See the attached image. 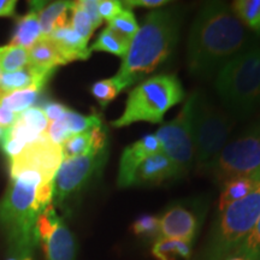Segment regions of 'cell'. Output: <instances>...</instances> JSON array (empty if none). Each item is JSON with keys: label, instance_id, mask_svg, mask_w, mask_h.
<instances>
[{"label": "cell", "instance_id": "cell-1", "mask_svg": "<svg viewBox=\"0 0 260 260\" xmlns=\"http://www.w3.org/2000/svg\"><path fill=\"white\" fill-rule=\"evenodd\" d=\"M255 41L226 3H206L188 37V70L195 77L211 79Z\"/></svg>", "mask_w": 260, "mask_h": 260}, {"label": "cell", "instance_id": "cell-2", "mask_svg": "<svg viewBox=\"0 0 260 260\" xmlns=\"http://www.w3.org/2000/svg\"><path fill=\"white\" fill-rule=\"evenodd\" d=\"M182 15L176 8L151 11L130 41L128 52L113 77L122 92L157 69L176 46Z\"/></svg>", "mask_w": 260, "mask_h": 260}, {"label": "cell", "instance_id": "cell-3", "mask_svg": "<svg viewBox=\"0 0 260 260\" xmlns=\"http://www.w3.org/2000/svg\"><path fill=\"white\" fill-rule=\"evenodd\" d=\"M40 184L23 177L11 178L0 201V232L5 236L9 258L32 259V251L38 245L35 225L39 216L45 211L37 199Z\"/></svg>", "mask_w": 260, "mask_h": 260}, {"label": "cell", "instance_id": "cell-4", "mask_svg": "<svg viewBox=\"0 0 260 260\" xmlns=\"http://www.w3.org/2000/svg\"><path fill=\"white\" fill-rule=\"evenodd\" d=\"M214 88L234 119H245L260 107V41L229 60L214 76Z\"/></svg>", "mask_w": 260, "mask_h": 260}, {"label": "cell", "instance_id": "cell-5", "mask_svg": "<svg viewBox=\"0 0 260 260\" xmlns=\"http://www.w3.org/2000/svg\"><path fill=\"white\" fill-rule=\"evenodd\" d=\"M186 96L183 87L175 74H158L140 82L130 90L124 111L111 122L113 128H124L134 123L159 124L171 107Z\"/></svg>", "mask_w": 260, "mask_h": 260}, {"label": "cell", "instance_id": "cell-6", "mask_svg": "<svg viewBox=\"0 0 260 260\" xmlns=\"http://www.w3.org/2000/svg\"><path fill=\"white\" fill-rule=\"evenodd\" d=\"M219 212L198 260H225L234 254L260 217V186Z\"/></svg>", "mask_w": 260, "mask_h": 260}, {"label": "cell", "instance_id": "cell-7", "mask_svg": "<svg viewBox=\"0 0 260 260\" xmlns=\"http://www.w3.org/2000/svg\"><path fill=\"white\" fill-rule=\"evenodd\" d=\"M235 119L199 92L194 112V168L198 174H210L228 144Z\"/></svg>", "mask_w": 260, "mask_h": 260}, {"label": "cell", "instance_id": "cell-8", "mask_svg": "<svg viewBox=\"0 0 260 260\" xmlns=\"http://www.w3.org/2000/svg\"><path fill=\"white\" fill-rule=\"evenodd\" d=\"M199 90L187 98L181 111L172 121L162 124L155 133L161 152L167 154L177 170L178 178L194 168V112Z\"/></svg>", "mask_w": 260, "mask_h": 260}, {"label": "cell", "instance_id": "cell-9", "mask_svg": "<svg viewBox=\"0 0 260 260\" xmlns=\"http://www.w3.org/2000/svg\"><path fill=\"white\" fill-rule=\"evenodd\" d=\"M210 174L219 184L233 177H260V119L224 146Z\"/></svg>", "mask_w": 260, "mask_h": 260}, {"label": "cell", "instance_id": "cell-10", "mask_svg": "<svg viewBox=\"0 0 260 260\" xmlns=\"http://www.w3.org/2000/svg\"><path fill=\"white\" fill-rule=\"evenodd\" d=\"M107 148L76 158L63 159L53 180V198L63 204L83 190L105 165Z\"/></svg>", "mask_w": 260, "mask_h": 260}, {"label": "cell", "instance_id": "cell-11", "mask_svg": "<svg viewBox=\"0 0 260 260\" xmlns=\"http://www.w3.org/2000/svg\"><path fill=\"white\" fill-rule=\"evenodd\" d=\"M35 236L44 248L46 260H75L76 241L73 233L58 216L53 205L45 209L37 220Z\"/></svg>", "mask_w": 260, "mask_h": 260}, {"label": "cell", "instance_id": "cell-12", "mask_svg": "<svg viewBox=\"0 0 260 260\" xmlns=\"http://www.w3.org/2000/svg\"><path fill=\"white\" fill-rule=\"evenodd\" d=\"M63 161L61 146L54 145L48 136L29 145L17 157L10 159V174L21 170H34L48 181H53Z\"/></svg>", "mask_w": 260, "mask_h": 260}, {"label": "cell", "instance_id": "cell-13", "mask_svg": "<svg viewBox=\"0 0 260 260\" xmlns=\"http://www.w3.org/2000/svg\"><path fill=\"white\" fill-rule=\"evenodd\" d=\"M199 226V214L195 212V207L176 204L169 207L159 219V237L193 243Z\"/></svg>", "mask_w": 260, "mask_h": 260}, {"label": "cell", "instance_id": "cell-14", "mask_svg": "<svg viewBox=\"0 0 260 260\" xmlns=\"http://www.w3.org/2000/svg\"><path fill=\"white\" fill-rule=\"evenodd\" d=\"M159 151H161L160 144L154 134L142 136L125 147L119 159L117 187L121 189L134 187L135 175L140 165L146 158Z\"/></svg>", "mask_w": 260, "mask_h": 260}, {"label": "cell", "instance_id": "cell-15", "mask_svg": "<svg viewBox=\"0 0 260 260\" xmlns=\"http://www.w3.org/2000/svg\"><path fill=\"white\" fill-rule=\"evenodd\" d=\"M178 178L177 170L167 154L161 151L146 158L135 175L134 187L158 186L169 180Z\"/></svg>", "mask_w": 260, "mask_h": 260}, {"label": "cell", "instance_id": "cell-16", "mask_svg": "<svg viewBox=\"0 0 260 260\" xmlns=\"http://www.w3.org/2000/svg\"><path fill=\"white\" fill-rule=\"evenodd\" d=\"M45 136H47L46 133L38 132L17 117L14 124L3 129L0 136V147L9 159H12L17 157L29 145L40 141Z\"/></svg>", "mask_w": 260, "mask_h": 260}, {"label": "cell", "instance_id": "cell-17", "mask_svg": "<svg viewBox=\"0 0 260 260\" xmlns=\"http://www.w3.org/2000/svg\"><path fill=\"white\" fill-rule=\"evenodd\" d=\"M56 70H42L28 65L24 69L0 76V90L9 94L16 90L27 88H38L42 90Z\"/></svg>", "mask_w": 260, "mask_h": 260}, {"label": "cell", "instance_id": "cell-18", "mask_svg": "<svg viewBox=\"0 0 260 260\" xmlns=\"http://www.w3.org/2000/svg\"><path fill=\"white\" fill-rule=\"evenodd\" d=\"M47 38L53 41L67 64L75 60H87L92 54L88 48V42L80 38L70 24L56 29Z\"/></svg>", "mask_w": 260, "mask_h": 260}, {"label": "cell", "instance_id": "cell-19", "mask_svg": "<svg viewBox=\"0 0 260 260\" xmlns=\"http://www.w3.org/2000/svg\"><path fill=\"white\" fill-rule=\"evenodd\" d=\"M31 9L37 10L42 37H50L52 31L69 24L68 11L71 9L74 2H54L44 5L42 2H31Z\"/></svg>", "mask_w": 260, "mask_h": 260}, {"label": "cell", "instance_id": "cell-20", "mask_svg": "<svg viewBox=\"0 0 260 260\" xmlns=\"http://www.w3.org/2000/svg\"><path fill=\"white\" fill-rule=\"evenodd\" d=\"M260 186L258 176H239L233 177L222 184L219 195V211L226 209L229 205L248 197Z\"/></svg>", "mask_w": 260, "mask_h": 260}, {"label": "cell", "instance_id": "cell-21", "mask_svg": "<svg viewBox=\"0 0 260 260\" xmlns=\"http://www.w3.org/2000/svg\"><path fill=\"white\" fill-rule=\"evenodd\" d=\"M29 65L42 70H56L59 65H65V60L50 38L42 37L34 46L28 50Z\"/></svg>", "mask_w": 260, "mask_h": 260}, {"label": "cell", "instance_id": "cell-22", "mask_svg": "<svg viewBox=\"0 0 260 260\" xmlns=\"http://www.w3.org/2000/svg\"><path fill=\"white\" fill-rule=\"evenodd\" d=\"M42 38V31L39 22L37 10L31 9L30 12L17 19L16 28L9 45L17 47H23L25 50L34 46Z\"/></svg>", "mask_w": 260, "mask_h": 260}, {"label": "cell", "instance_id": "cell-23", "mask_svg": "<svg viewBox=\"0 0 260 260\" xmlns=\"http://www.w3.org/2000/svg\"><path fill=\"white\" fill-rule=\"evenodd\" d=\"M191 242L182 240L159 237L152 253L158 260H188L191 255Z\"/></svg>", "mask_w": 260, "mask_h": 260}, {"label": "cell", "instance_id": "cell-24", "mask_svg": "<svg viewBox=\"0 0 260 260\" xmlns=\"http://www.w3.org/2000/svg\"><path fill=\"white\" fill-rule=\"evenodd\" d=\"M130 41L106 27L100 32L95 42L90 46V52H106L117 57H124L128 52Z\"/></svg>", "mask_w": 260, "mask_h": 260}, {"label": "cell", "instance_id": "cell-25", "mask_svg": "<svg viewBox=\"0 0 260 260\" xmlns=\"http://www.w3.org/2000/svg\"><path fill=\"white\" fill-rule=\"evenodd\" d=\"M230 8L242 24L260 38V0H236Z\"/></svg>", "mask_w": 260, "mask_h": 260}, {"label": "cell", "instance_id": "cell-26", "mask_svg": "<svg viewBox=\"0 0 260 260\" xmlns=\"http://www.w3.org/2000/svg\"><path fill=\"white\" fill-rule=\"evenodd\" d=\"M41 90L38 88H27L16 92L4 94L0 99V106L14 113H21L30 109L37 102Z\"/></svg>", "mask_w": 260, "mask_h": 260}, {"label": "cell", "instance_id": "cell-27", "mask_svg": "<svg viewBox=\"0 0 260 260\" xmlns=\"http://www.w3.org/2000/svg\"><path fill=\"white\" fill-rule=\"evenodd\" d=\"M29 65L28 50L23 47L6 46L0 47V70L2 74H10L22 70Z\"/></svg>", "mask_w": 260, "mask_h": 260}, {"label": "cell", "instance_id": "cell-28", "mask_svg": "<svg viewBox=\"0 0 260 260\" xmlns=\"http://www.w3.org/2000/svg\"><path fill=\"white\" fill-rule=\"evenodd\" d=\"M64 121L67 123L71 135L81 134V133L90 132L94 128L103 125V119L98 113H92L89 116H83L80 113L69 110L64 117Z\"/></svg>", "mask_w": 260, "mask_h": 260}, {"label": "cell", "instance_id": "cell-29", "mask_svg": "<svg viewBox=\"0 0 260 260\" xmlns=\"http://www.w3.org/2000/svg\"><path fill=\"white\" fill-rule=\"evenodd\" d=\"M107 23H109L107 27L111 29V30L121 35L122 38L126 39L128 41L133 40V38L135 37V34L140 28V24L136 21L133 10L126 8H124L121 14L117 15L116 17H113Z\"/></svg>", "mask_w": 260, "mask_h": 260}, {"label": "cell", "instance_id": "cell-30", "mask_svg": "<svg viewBox=\"0 0 260 260\" xmlns=\"http://www.w3.org/2000/svg\"><path fill=\"white\" fill-rule=\"evenodd\" d=\"M90 148H92L90 132L71 135L70 138L61 145L63 159L76 158L81 157V155H86L90 153Z\"/></svg>", "mask_w": 260, "mask_h": 260}, {"label": "cell", "instance_id": "cell-31", "mask_svg": "<svg viewBox=\"0 0 260 260\" xmlns=\"http://www.w3.org/2000/svg\"><path fill=\"white\" fill-rule=\"evenodd\" d=\"M233 255L241 256L246 260H260V217Z\"/></svg>", "mask_w": 260, "mask_h": 260}, {"label": "cell", "instance_id": "cell-32", "mask_svg": "<svg viewBox=\"0 0 260 260\" xmlns=\"http://www.w3.org/2000/svg\"><path fill=\"white\" fill-rule=\"evenodd\" d=\"M122 92V89L119 88V86L117 82L113 80V77L106 80H100L96 81L92 84L90 87V93L95 98L96 102L99 103V105L105 109L110 103L112 102L115 98Z\"/></svg>", "mask_w": 260, "mask_h": 260}, {"label": "cell", "instance_id": "cell-33", "mask_svg": "<svg viewBox=\"0 0 260 260\" xmlns=\"http://www.w3.org/2000/svg\"><path fill=\"white\" fill-rule=\"evenodd\" d=\"M71 11V21H70V27L74 29V31L79 35L80 38H82L84 41L88 42L89 39L92 38L94 29L92 22L88 16L84 14V11L80 8L77 2H74L73 6L70 9Z\"/></svg>", "mask_w": 260, "mask_h": 260}, {"label": "cell", "instance_id": "cell-34", "mask_svg": "<svg viewBox=\"0 0 260 260\" xmlns=\"http://www.w3.org/2000/svg\"><path fill=\"white\" fill-rule=\"evenodd\" d=\"M133 233L140 237H153L159 235V218L152 214L140 216L132 225Z\"/></svg>", "mask_w": 260, "mask_h": 260}, {"label": "cell", "instance_id": "cell-35", "mask_svg": "<svg viewBox=\"0 0 260 260\" xmlns=\"http://www.w3.org/2000/svg\"><path fill=\"white\" fill-rule=\"evenodd\" d=\"M46 134L48 136V139H50V141L58 146L63 145L71 136L64 118L59 119V121L48 123Z\"/></svg>", "mask_w": 260, "mask_h": 260}, {"label": "cell", "instance_id": "cell-36", "mask_svg": "<svg viewBox=\"0 0 260 260\" xmlns=\"http://www.w3.org/2000/svg\"><path fill=\"white\" fill-rule=\"evenodd\" d=\"M77 4L83 10L84 14L88 16L94 29L99 28L103 24L104 19L99 14V0H80Z\"/></svg>", "mask_w": 260, "mask_h": 260}, {"label": "cell", "instance_id": "cell-37", "mask_svg": "<svg viewBox=\"0 0 260 260\" xmlns=\"http://www.w3.org/2000/svg\"><path fill=\"white\" fill-rule=\"evenodd\" d=\"M124 5L118 0H99V14L105 21H111L113 17L121 14Z\"/></svg>", "mask_w": 260, "mask_h": 260}, {"label": "cell", "instance_id": "cell-38", "mask_svg": "<svg viewBox=\"0 0 260 260\" xmlns=\"http://www.w3.org/2000/svg\"><path fill=\"white\" fill-rule=\"evenodd\" d=\"M42 112L50 122H56L63 118L70 109H68L64 104L58 102H47L41 107Z\"/></svg>", "mask_w": 260, "mask_h": 260}, {"label": "cell", "instance_id": "cell-39", "mask_svg": "<svg viewBox=\"0 0 260 260\" xmlns=\"http://www.w3.org/2000/svg\"><path fill=\"white\" fill-rule=\"evenodd\" d=\"M90 141H92L90 152H102L107 148L106 130L103 128V125L90 130Z\"/></svg>", "mask_w": 260, "mask_h": 260}, {"label": "cell", "instance_id": "cell-40", "mask_svg": "<svg viewBox=\"0 0 260 260\" xmlns=\"http://www.w3.org/2000/svg\"><path fill=\"white\" fill-rule=\"evenodd\" d=\"M124 8L132 10L133 8H146V9H152V8H161V6L169 4L167 0H125L122 2Z\"/></svg>", "mask_w": 260, "mask_h": 260}, {"label": "cell", "instance_id": "cell-41", "mask_svg": "<svg viewBox=\"0 0 260 260\" xmlns=\"http://www.w3.org/2000/svg\"><path fill=\"white\" fill-rule=\"evenodd\" d=\"M16 0H0V17H12L16 14Z\"/></svg>", "mask_w": 260, "mask_h": 260}, {"label": "cell", "instance_id": "cell-42", "mask_svg": "<svg viewBox=\"0 0 260 260\" xmlns=\"http://www.w3.org/2000/svg\"><path fill=\"white\" fill-rule=\"evenodd\" d=\"M225 260H246V259L241 258V256H236V255H233V256H230V258H228V259H225Z\"/></svg>", "mask_w": 260, "mask_h": 260}, {"label": "cell", "instance_id": "cell-43", "mask_svg": "<svg viewBox=\"0 0 260 260\" xmlns=\"http://www.w3.org/2000/svg\"><path fill=\"white\" fill-rule=\"evenodd\" d=\"M2 133H3V128H2V126H0V136H2Z\"/></svg>", "mask_w": 260, "mask_h": 260}, {"label": "cell", "instance_id": "cell-44", "mask_svg": "<svg viewBox=\"0 0 260 260\" xmlns=\"http://www.w3.org/2000/svg\"><path fill=\"white\" fill-rule=\"evenodd\" d=\"M8 260H18V259H12V258H9ZM28 260H32V259H28Z\"/></svg>", "mask_w": 260, "mask_h": 260}, {"label": "cell", "instance_id": "cell-45", "mask_svg": "<svg viewBox=\"0 0 260 260\" xmlns=\"http://www.w3.org/2000/svg\"><path fill=\"white\" fill-rule=\"evenodd\" d=\"M0 76H2V70H0Z\"/></svg>", "mask_w": 260, "mask_h": 260}]
</instances>
